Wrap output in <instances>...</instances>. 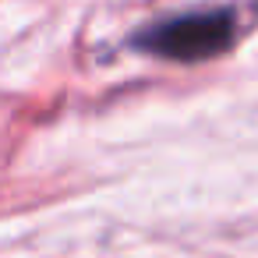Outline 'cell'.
I'll return each instance as SVG.
<instances>
[{
    "label": "cell",
    "instance_id": "1",
    "mask_svg": "<svg viewBox=\"0 0 258 258\" xmlns=\"http://www.w3.org/2000/svg\"><path fill=\"white\" fill-rule=\"evenodd\" d=\"M233 36H237L233 11L216 8V11H191V15H177L159 25H149L145 32H138L135 43L152 57L195 64V60H209L230 50Z\"/></svg>",
    "mask_w": 258,
    "mask_h": 258
}]
</instances>
